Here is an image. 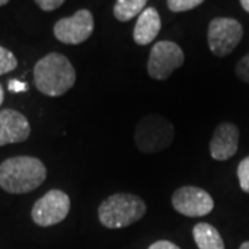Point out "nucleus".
Listing matches in <instances>:
<instances>
[{
	"label": "nucleus",
	"instance_id": "6ab92c4d",
	"mask_svg": "<svg viewBox=\"0 0 249 249\" xmlns=\"http://www.w3.org/2000/svg\"><path fill=\"white\" fill-rule=\"evenodd\" d=\"M65 0H35V3L39 6V9L43 11H54L58 7H61Z\"/></svg>",
	"mask_w": 249,
	"mask_h": 249
},
{
	"label": "nucleus",
	"instance_id": "a211bd4d",
	"mask_svg": "<svg viewBox=\"0 0 249 249\" xmlns=\"http://www.w3.org/2000/svg\"><path fill=\"white\" fill-rule=\"evenodd\" d=\"M235 73L238 79L244 83H249V53L241 58L237 67H235Z\"/></svg>",
	"mask_w": 249,
	"mask_h": 249
},
{
	"label": "nucleus",
	"instance_id": "dca6fc26",
	"mask_svg": "<svg viewBox=\"0 0 249 249\" xmlns=\"http://www.w3.org/2000/svg\"><path fill=\"white\" fill-rule=\"evenodd\" d=\"M205 0H168V9L173 13H184L201 6Z\"/></svg>",
	"mask_w": 249,
	"mask_h": 249
},
{
	"label": "nucleus",
	"instance_id": "7ed1b4c3",
	"mask_svg": "<svg viewBox=\"0 0 249 249\" xmlns=\"http://www.w3.org/2000/svg\"><path fill=\"white\" fill-rule=\"evenodd\" d=\"M147 212L145 202L139 196L116 193L106 198L98 206V220L111 230L124 229L139 222Z\"/></svg>",
	"mask_w": 249,
	"mask_h": 249
},
{
	"label": "nucleus",
	"instance_id": "9d476101",
	"mask_svg": "<svg viewBox=\"0 0 249 249\" xmlns=\"http://www.w3.org/2000/svg\"><path fill=\"white\" fill-rule=\"evenodd\" d=\"M240 130L234 124L223 122L214 129L212 140L209 142L211 157L214 160H227L238 151Z\"/></svg>",
	"mask_w": 249,
	"mask_h": 249
},
{
	"label": "nucleus",
	"instance_id": "b1692460",
	"mask_svg": "<svg viewBox=\"0 0 249 249\" xmlns=\"http://www.w3.org/2000/svg\"><path fill=\"white\" fill-rule=\"evenodd\" d=\"M240 249H249V241L244 242V244H242V245L240 247Z\"/></svg>",
	"mask_w": 249,
	"mask_h": 249
},
{
	"label": "nucleus",
	"instance_id": "f03ea898",
	"mask_svg": "<svg viewBox=\"0 0 249 249\" xmlns=\"http://www.w3.org/2000/svg\"><path fill=\"white\" fill-rule=\"evenodd\" d=\"M34 79L40 93L49 97H60L75 85L76 71L64 54L50 53L35 64Z\"/></svg>",
	"mask_w": 249,
	"mask_h": 249
},
{
	"label": "nucleus",
	"instance_id": "9b49d317",
	"mask_svg": "<svg viewBox=\"0 0 249 249\" xmlns=\"http://www.w3.org/2000/svg\"><path fill=\"white\" fill-rule=\"evenodd\" d=\"M29 134L31 124L27 116L11 108L0 111V147L25 142Z\"/></svg>",
	"mask_w": 249,
	"mask_h": 249
},
{
	"label": "nucleus",
	"instance_id": "2eb2a0df",
	"mask_svg": "<svg viewBox=\"0 0 249 249\" xmlns=\"http://www.w3.org/2000/svg\"><path fill=\"white\" fill-rule=\"evenodd\" d=\"M17 65L18 61L16 55L11 53L10 50L0 46V75H4V73L14 71L17 68Z\"/></svg>",
	"mask_w": 249,
	"mask_h": 249
},
{
	"label": "nucleus",
	"instance_id": "0eeeda50",
	"mask_svg": "<svg viewBox=\"0 0 249 249\" xmlns=\"http://www.w3.org/2000/svg\"><path fill=\"white\" fill-rule=\"evenodd\" d=\"M71 199L61 190H50L32 208V220L40 227H50L58 224L70 213Z\"/></svg>",
	"mask_w": 249,
	"mask_h": 249
},
{
	"label": "nucleus",
	"instance_id": "39448f33",
	"mask_svg": "<svg viewBox=\"0 0 249 249\" xmlns=\"http://www.w3.org/2000/svg\"><path fill=\"white\" fill-rule=\"evenodd\" d=\"M244 29L240 21L234 18L217 17L209 22L208 46L216 57H226L231 54L240 45Z\"/></svg>",
	"mask_w": 249,
	"mask_h": 249
},
{
	"label": "nucleus",
	"instance_id": "423d86ee",
	"mask_svg": "<svg viewBox=\"0 0 249 249\" xmlns=\"http://www.w3.org/2000/svg\"><path fill=\"white\" fill-rule=\"evenodd\" d=\"M184 64V52L170 40H160L151 47L147 71L152 79L166 80Z\"/></svg>",
	"mask_w": 249,
	"mask_h": 249
},
{
	"label": "nucleus",
	"instance_id": "4468645a",
	"mask_svg": "<svg viewBox=\"0 0 249 249\" xmlns=\"http://www.w3.org/2000/svg\"><path fill=\"white\" fill-rule=\"evenodd\" d=\"M148 0H116L114 4V16L121 22H127L140 16L145 10Z\"/></svg>",
	"mask_w": 249,
	"mask_h": 249
},
{
	"label": "nucleus",
	"instance_id": "f3484780",
	"mask_svg": "<svg viewBox=\"0 0 249 249\" xmlns=\"http://www.w3.org/2000/svg\"><path fill=\"white\" fill-rule=\"evenodd\" d=\"M237 178L240 181L241 190L249 194V157L241 160L237 168Z\"/></svg>",
	"mask_w": 249,
	"mask_h": 249
},
{
	"label": "nucleus",
	"instance_id": "ddd939ff",
	"mask_svg": "<svg viewBox=\"0 0 249 249\" xmlns=\"http://www.w3.org/2000/svg\"><path fill=\"white\" fill-rule=\"evenodd\" d=\"M193 237L199 249H226L220 232L209 223H196L193 229Z\"/></svg>",
	"mask_w": 249,
	"mask_h": 249
},
{
	"label": "nucleus",
	"instance_id": "412c9836",
	"mask_svg": "<svg viewBox=\"0 0 249 249\" xmlns=\"http://www.w3.org/2000/svg\"><path fill=\"white\" fill-rule=\"evenodd\" d=\"M148 249H180V248H178L176 244H173V242H170V241L160 240V241H157V242H154L152 245H150V248Z\"/></svg>",
	"mask_w": 249,
	"mask_h": 249
},
{
	"label": "nucleus",
	"instance_id": "393cba45",
	"mask_svg": "<svg viewBox=\"0 0 249 249\" xmlns=\"http://www.w3.org/2000/svg\"><path fill=\"white\" fill-rule=\"evenodd\" d=\"M9 1L10 0H0V7H1V6H4V4H7Z\"/></svg>",
	"mask_w": 249,
	"mask_h": 249
},
{
	"label": "nucleus",
	"instance_id": "f257e3e1",
	"mask_svg": "<svg viewBox=\"0 0 249 249\" xmlns=\"http://www.w3.org/2000/svg\"><path fill=\"white\" fill-rule=\"evenodd\" d=\"M47 170L35 157H13L0 163V187L10 194H27L45 183Z\"/></svg>",
	"mask_w": 249,
	"mask_h": 249
},
{
	"label": "nucleus",
	"instance_id": "4be33fe9",
	"mask_svg": "<svg viewBox=\"0 0 249 249\" xmlns=\"http://www.w3.org/2000/svg\"><path fill=\"white\" fill-rule=\"evenodd\" d=\"M241 6H242V9L245 10L247 13H249V0H240Z\"/></svg>",
	"mask_w": 249,
	"mask_h": 249
},
{
	"label": "nucleus",
	"instance_id": "aec40b11",
	"mask_svg": "<svg viewBox=\"0 0 249 249\" xmlns=\"http://www.w3.org/2000/svg\"><path fill=\"white\" fill-rule=\"evenodd\" d=\"M28 85L25 82H19L18 79H11L9 82V90L10 91H14V93H18V91H27Z\"/></svg>",
	"mask_w": 249,
	"mask_h": 249
},
{
	"label": "nucleus",
	"instance_id": "20e7f679",
	"mask_svg": "<svg viewBox=\"0 0 249 249\" xmlns=\"http://www.w3.org/2000/svg\"><path fill=\"white\" fill-rule=\"evenodd\" d=\"M175 139V127L162 115H147L136 126L134 142L144 154H157L169 147Z\"/></svg>",
	"mask_w": 249,
	"mask_h": 249
},
{
	"label": "nucleus",
	"instance_id": "6e6552de",
	"mask_svg": "<svg viewBox=\"0 0 249 249\" xmlns=\"http://www.w3.org/2000/svg\"><path fill=\"white\" fill-rule=\"evenodd\" d=\"M94 31V18L89 10H78L73 16L61 18L54 24L55 39L64 45H80L89 39Z\"/></svg>",
	"mask_w": 249,
	"mask_h": 249
},
{
	"label": "nucleus",
	"instance_id": "1a4fd4ad",
	"mask_svg": "<svg viewBox=\"0 0 249 249\" xmlns=\"http://www.w3.org/2000/svg\"><path fill=\"white\" fill-rule=\"evenodd\" d=\"M172 206L176 212L187 217H202L213 211L214 201L204 188L184 186L173 193Z\"/></svg>",
	"mask_w": 249,
	"mask_h": 249
},
{
	"label": "nucleus",
	"instance_id": "5701e85b",
	"mask_svg": "<svg viewBox=\"0 0 249 249\" xmlns=\"http://www.w3.org/2000/svg\"><path fill=\"white\" fill-rule=\"evenodd\" d=\"M3 100H4V90H3L1 85H0V107H1V103H3Z\"/></svg>",
	"mask_w": 249,
	"mask_h": 249
},
{
	"label": "nucleus",
	"instance_id": "f8f14e48",
	"mask_svg": "<svg viewBox=\"0 0 249 249\" xmlns=\"http://www.w3.org/2000/svg\"><path fill=\"white\" fill-rule=\"evenodd\" d=\"M160 13L154 7H148L137 18L134 25L133 39L139 46H147L154 42L160 31Z\"/></svg>",
	"mask_w": 249,
	"mask_h": 249
}]
</instances>
